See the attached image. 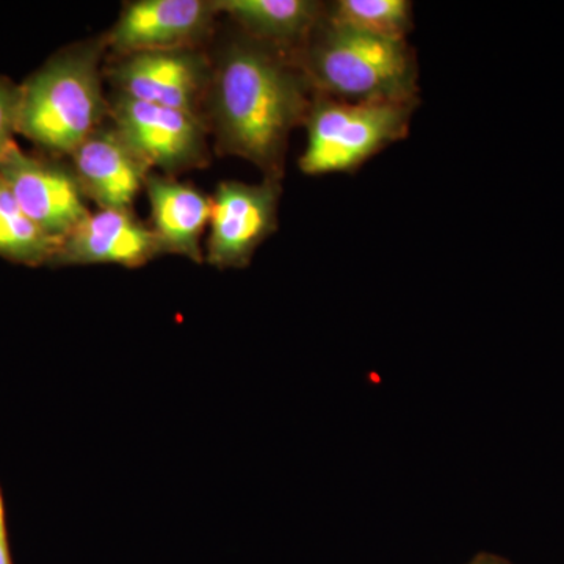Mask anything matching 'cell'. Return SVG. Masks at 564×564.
<instances>
[{
  "label": "cell",
  "mask_w": 564,
  "mask_h": 564,
  "mask_svg": "<svg viewBox=\"0 0 564 564\" xmlns=\"http://www.w3.org/2000/svg\"><path fill=\"white\" fill-rule=\"evenodd\" d=\"M313 99L292 55L242 35L212 62L203 118L220 154L245 159L265 180L281 182L289 139Z\"/></svg>",
  "instance_id": "cell-1"
},
{
  "label": "cell",
  "mask_w": 564,
  "mask_h": 564,
  "mask_svg": "<svg viewBox=\"0 0 564 564\" xmlns=\"http://www.w3.org/2000/svg\"><path fill=\"white\" fill-rule=\"evenodd\" d=\"M106 51L104 36L70 44L22 82L18 133L41 154L66 161L109 118L102 90Z\"/></svg>",
  "instance_id": "cell-2"
},
{
  "label": "cell",
  "mask_w": 564,
  "mask_h": 564,
  "mask_svg": "<svg viewBox=\"0 0 564 564\" xmlns=\"http://www.w3.org/2000/svg\"><path fill=\"white\" fill-rule=\"evenodd\" d=\"M293 58L314 95L348 102L419 99L417 62L406 40L367 35L323 18Z\"/></svg>",
  "instance_id": "cell-3"
},
{
  "label": "cell",
  "mask_w": 564,
  "mask_h": 564,
  "mask_svg": "<svg viewBox=\"0 0 564 564\" xmlns=\"http://www.w3.org/2000/svg\"><path fill=\"white\" fill-rule=\"evenodd\" d=\"M415 101L348 102L314 95L300 170L310 176L355 173L410 133Z\"/></svg>",
  "instance_id": "cell-4"
},
{
  "label": "cell",
  "mask_w": 564,
  "mask_h": 564,
  "mask_svg": "<svg viewBox=\"0 0 564 564\" xmlns=\"http://www.w3.org/2000/svg\"><path fill=\"white\" fill-rule=\"evenodd\" d=\"M109 104L111 124L151 170L176 177L209 165V129L198 115L122 95Z\"/></svg>",
  "instance_id": "cell-5"
},
{
  "label": "cell",
  "mask_w": 564,
  "mask_h": 564,
  "mask_svg": "<svg viewBox=\"0 0 564 564\" xmlns=\"http://www.w3.org/2000/svg\"><path fill=\"white\" fill-rule=\"evenodd\" d=\"M0 180L25 215L58 243L91 214L65 159L31 154L14 143L0 159Z\"/></svg>",
  "instance_id": "cell-6"
},
{
  "label": "cell",
  "mask_w": 564,
  "mask_h": 564,
  "mask_svg": "<svg viewBox=\"0 0 564 564\" xmlns=\"http://www.w3.org/2000/svg\"><path fill=\"white\" fill-rule=\"evenodd\" d=\"M281 182L223 181L212 198L206 259L220 270L247 269L252 256L278 229Z\"/></svg>",
  "instance_id": "cell-7"
},
{
  "label": "cell",
  "mask_w": 564,
  "mask_h": 564,
  "mask_svg": "<svg viewBox=\"0 0 564 564\" xmlns=\"http://www.w3.org/2000/svg\"><path fill=\"white\" fill-rule=\"evenodd\" d=\"M104 77L117 95L203 118L212 61L202 50L139 52L115 57Z\"/></svg>",
  "instance_id": "cell-8"
},
{
  "label": "cell",
  "mask_w": 564,
  "mask_h": 564,
  "mask_svg": "<svg viewBox=\"0 0 564 564\" xmlns=\"http://www.w3.org/2000/svg\"><path fill=\"white\" fill-rule=\"evenodd\" d=\"M214 0H135L104 35L113 57L139 52L199 50L214 32Z\"/></svg>",
  "instance_id": "cell-9"
},
{
  "label": "cell",
  "mask_w": 564,
  "mask_h": 564,
  "mask_svg": "<svg viewBox=\"0 0 564 564\" xmlns=\"http://www.w3.org/2000/svg\"><path fill=\"white\" fill-rule=\"evenodd\" d=\"M161 256L165 252L154 231L132 210H98L62 240L47 267L113 263L140 269Z\"/></svg>",
  "instance_id": "cell-10"
},
{
  "label": "cell",
  "mask_w": 564,
  "mask_h": 564,
  "mask_svg": "<svg viewBox=\"0 0 564 564\" xmlns=\"http://www.w3.org/2000/svg\"><path fill=\"white\" fill-rule=\"evenodd\" d=\"M66 161L85 198L99 210H132L152 173L117 128L106 122L82 141Z\"/></svg>",
  "instance_id": "cell-11"
},
{
  "label": "cell",
  "mask_w": 564,
  "mask_h": 564,
  "mask_svg": "<svg viewBox=\"0 0 564 564\" xmlns=\"http://www.w3.org/2000/svg\"><path fill=\"white\" fill-rule=\"evenodd\" d=\"M144 191L151 204V229L163 252L203 262L202 237L210 221V196L158 173H150Z\"/></svg>",
  "instance_id": "cell-12"
},
{
  "label": "cell",
  "mask_w": 564,
  "mask_h": 564,
  "mask_svg": "<svg viewBox=\"0 0 564 564\" xmlns=\"http://www.w3.org/2000/svg\"><path fill=\"white\" fill-rule=\"evenodd\" d=\"M248 39L295 57L325 18L326 7L313 0H214Z\"/></svg>",
  "instance_id": "cell-13"
},
{
  "label": "cell",
  "mask_w": 564,
  "mask_h": 564,
  "mask_svg": "<svg viewBox=\"0 0 564 564\" xmlns=\"http://www.w3.org/2000/svg\"><path fill=\"white\" fill-rule=\"evenodd\" d=\"M58 245L25 215L0 180V258L18 265L47 267Z\"/></svg>",
  "instance_id": "cell-14"
},
{
  "label": "cell",
  "mask_w": 564,
  "mask_h": 564,
  "mask_svg": "<svg viewBox=\"0 0 564 564\" xmlns=\"http://www.w3.org/2000/svg\"><path fill=\"white\" fill-rule=\"evenodd\" d=\"M325 18L339 28L388 40H406L414 28L413 3L408 0H339L326 9Z\"/></svg>",
  "instance_id": "cell-15"
},
{
  "label": "cell",
  "mask_w": 564,
  "mask_h": 564,
  "mask_svg": "<svg viewBox=\"0 0 564 564\" xmlns=\"http://www.w3.org/2000/svg\"><path fill=\"white\" fill-rule=\"evenodd\" d=\"M21 84L10 77L0 76V159L11 144L17 143L18 118H20Z\"/></svg>",
  "instance_id": "cell-16"
},
{
  "label": "cell",
  "mask_w": 564,
  "mask_h": 564,
  "mask_svg": "<svg viewBox=\"0 0 564 564\" xmlns=\"http://www.w3.org/2000/svg\"><path fill=\"white\" fill-rule=\"evenodd\" d=\"M0 564H14L13 555H11L6 500H3L2 488H0Z\"/></svg>",
  "instance_id": "cell-17"
},
{
  "label": "cell",
  "mask_w": 564,
  "mask_h": 564,
  "mask_svg": "<svg viewBox=\"0 0 564 564\" xmlns=\"http://www.w3.org/2000/svg\"><path fill=\"white\" fill-rule=\"evenodd\" d=\"M466 564H514L511 563L510 560L503 558V556L488 554V552H484V554H478L470 560L469 563Z\"/></svg>",
  "instance_id": "cell-18"
}]
</instances>
